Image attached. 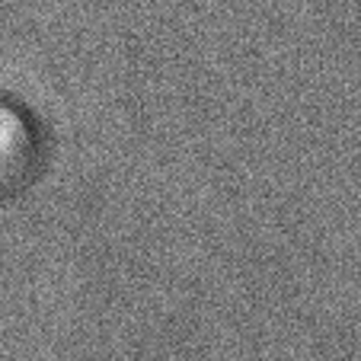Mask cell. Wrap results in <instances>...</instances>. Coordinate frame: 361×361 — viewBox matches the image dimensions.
Segmentation results:
<instances>
[{"instance_id": "cell-1", "label": "cell", "mask_w": 361, "mask_h": 361, "mask_svg": "<svg viewBox=\"0 0 361 361\" xmlns=\"http://www.w3.org/2000/svg\"><path fill=\"white\" fill-rule=\"evenodd\" d=\"M48 170V137L23 99L0 90V212L39 189Z\"/></svg>"}]
</instances>
